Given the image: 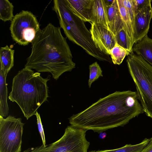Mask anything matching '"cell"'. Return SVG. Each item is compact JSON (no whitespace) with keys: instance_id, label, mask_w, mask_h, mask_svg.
<instances>
[{"instance_id":"cell-9","label":"cell","mask_w":152,"mask_h":152,"mask_svg":"<svg viewBox=\"0 0 152 152\" xmlns=\"http://www.w3.org/2000/svg\"><path fill=\"white\" fill-rule=\"evenodd\" d=\"M91 24L90 31L95 45L102 52L110 55V50L116 43L114 36L105 27L93 24Z\"/></svg>"},{"instance_id":"cell-20","label":"cell","mask_w":152,"mask_h":152,"mask_svg":"<svg viewBox=\"0 0 152 152\" xmlns=\"http://www.w3.org/2000/svg\"><path fill=\"white\" fill-rule=\"evenodd\" d=\"M14 6L8 0H0V19L4 22L12 21L14 17Z\"/></svg>"},{"instance_id":"cell-25","label":"cell","mask_w":152,"mask_h":152,"mask_svg":"<svg viewBox=\"0 0 152 152\" xmlns=\"http://www.w3.org/2000/svg\"><path fill=\"white\" fill-rule=\"evenodd\" d=\"M35 115L36 116L38 129L42 140L43 145L45 146L46 145L45 137L40 116L37 111L36 112Z\"/></svg>"},{"instance_id":"cell-27","label":"cell","mask_w":152,"mask_h":152,"mask_svg":"<svg viewBox=\"0 0 152 152\" xmlns=\"http://www.w3.org/2000/svg\"><path fill=\"white\" fill-rule=\"evenodd\" d=\"M103 135L106 136V134H105V133H101L100 134V137L101 138H104V137L103 136Z\"/></svg>"},{"instance_id":"cell-5","label":"cell","mask_w":152,"mask_h":152,"mask_svg":"<svg viewBox=\"0 0 152 152\" xmlns=\"http://www.w3.org/2000/svg\"><path fill=\"white\" fill-rule=\"evenodd\" d=\"M126 62L138 100L146 115L152 119V65L133 52L128 55Z\"/></svg>"},{"instance_id":"cell-23","label":"cell","mask_w":152,"mask_h":152,"mask_svg":"<svg viewBox=\"0 0 152 152\" xmlns=\"http://www.w3.org/2000/svg\"><path fill=\"white\" fill-rule=\"evenodd\" d=\"M122 1L130 17L134 29L136 13L133 6L132 0H122Z\"/></svg>"},{"instance_id":"cell-6","label":"cell","mask_w":152,"mask_h":152,"mask_svg":"<svg viewBox=\"0 0 152 152\" xmlns=\"http://www.w3.org/2000/svg\"><path fill=\"white\" fill-rule=\"evenodd\" d=\"M10 29L13 40L25 46L32 42L40 29L36 16L30 11L22 10L14 16Z\"/></svg>"},{"instance_id":"cell-8","label":"cell","mask_w":152,"mask_h":152,"mask_svg":"<svg viewBox=\"0 0 152 152\" xmlns=\"http://www.w3.org/2000/svg\"><path fill=\"white\" fill-rule=\"evenodd\" d=\"M86 131L68 126L59 140L47 145L46 152H88L90 143L86 138Z\"/></svg>"},{"instance_id":"cell-1","label":"cell","mask_w":152,"mask_h":152,"mask_svg":"<svg viewBox=\"0 0 152 152\" xmlns=\"http://www.w3.org/2000/svg\"><path fill=\"white\" fill-rule=\"evenodd\" d=\"M144 112L136 91H116L69 118L74 127L101 133L122 126Z\"/></svg>"},{"instance_id":"cell-11","label":"cell","mask_w":152,"mask_h":152,"mask_svg":"<svg viewBox=\"0 0 152 152\" xmlns=\"http://www.w3.org/2000/svg\"><path fill=\"white\" fill-rule=\"evenodd\" d=\"M90 20L91 24L102 26L109 30L107 6L104 0H93L91 10Z\"/></svg>"},{"instance_id":"cell-2","label":"cell","mask_w":152,"mask_h":152,"mask_svg":"<svg viewBox=\"0 0 152 152\" xmlns=\"http://www.w3.org/2000/svg\"><path fill=\"white\" fill-rule=\"evenodd\" d=\"M31 43V53L25 67L39 72L50 73L56 80L64 72L75 68L70 48L60 27L48 23L39 30Z\"/></svg>"},{"instance_id":"cell-12","label":"cell","mask_w":152,"mask_h":152,"mask_svg":"<svg viewBox=\"0 0 152 152\" xmlns=\"http://www.w3.org/2000/svg\"><path fill=\"white\" fill-rule=\"evenodd\" d=\"M107 12L109 29L114 36L121 29L124 28L125 29L116 0H114L111 5L107 6Z\"/></svg>"},{"instance_id":"cell-26","label":"cell","mask_w":152,"mask_h":152,"mask_svg":"<svg viewBox=\"0 0 152 152\" xmlns=\"http://www.w3.org/2000/svg\"><path fill=\"white\" fill-rule=\"evenodd\" d=\"M140 152H152V137L149 139L148 143Z\"/></svg>"},{"instance_id":"cell-3","label":"cell","mask_w":152,"mask_h":152,"mask_svg":"<svg viewBox=\"0 0 152 152\" xmlns=\"http://www.w3.org/2000/svg\"><path fill=\"white\" fill-rule=\"evenodd\" d=\"M50 78L42 77L39 72L24 67L14 77L8 98L15 102L28 120L48 97L47 83Z\"/></svg>"},{"instance_id":"cell-13","label":"cell","mask_w":152,"mask_h":152,"mask_svg":"<svg viewBox=\"0 0 152 152\" xmlns=\"http://www.w3.org/2000/svg\"><path fill=\"white\" fill-rule=\"evenodd\" d=\"M72 12L84 22L91 24L90 14L93 0H66Z\"/></svg>"},{"instance_id":"cell-7","label":"cell","mask_w":152,"mask_h":152,"mask_svg":"<svg viewBox=\"0 0 152 152\" xmlns=\"http://www.w3.org/2000/svg\"><path fill=\"white\" fill-rule=\"evenodd\" d=\"M24 125L20 118L0 115V152H21Z\"/></svg>"},{"instance_id":"cell-16","label":"cell","mask_w":152,"mask_h":152,"mask_svg":"<svg viewBox=\"0 0 152 152\" xmlns=\"http://www.w3.org/2000/svg\"><path fill=\"white\" fill-rule=\"evenodd\" d=\"M15 50L7 45L1 47L0 50V70L7 75L14 64Z\"/></svg>"},{"instance_id":"cell-14","label":"cell","mask_w":152,"mask_h":152,"mask_svg":"<svg viewBox=\"0 0 152 152\" xmlns=\"http://www.w3.org/2000/svg\"><path fill=\"white\" fill-rule=\"evenodd\" d=\"M132 51L152 65V39L147 35L134 44Z\"/></svg>"},{"instance_id":"cell-21","label":"cell","mask_w":152,"mask_h":152,"mask_svg":"<svg viewBox=\"0 0 152 152\" xmlns=\"http://www.w3.org/2000/svg\"><path fill=\"white\" fill-rule=\"evenodd\" d=\"M110 55L114 64L120 65L126 56L130 54L124 48L116 43L110 51Z\"/></svg>"},{"instance_id":"cell-18","label":"cell","mask_w":152,"mask_h":152,"mask_svg":"<svg viewBox=\"0 0 152 152\" xmlns=\"http://www.w3.org/2000/svg\"><path fill=\"white\" fill-rule=\"evenodd\" d=\"M116 43L124 48L130 54L132 52L133 42L124 28L120 30L115 36Z\"/></svg>"},{"instance_id":"cell-19","label":"cell","mask_w":152,"mask_h":152,"mask_svg":"<svg viewBox=\"0 0 152 152\" xmlns=\"http://www.w3.org/2000/svg\"><path fill=\"white\" fill-rule=\"evenodd\" d=\"M149 141V139L145 138L142 142L136 145L126 144L123 147L116 149L94 151L89 152H140Z\"/></svg>"},{"instance_id":"cell-17","label":"cell","mask_w":152,"mask_h":152,"mask_svg":"<svg viewBox=\"0 0 152 152\" xmlns=\"http://www.w3.org/2000/svg\"><path fill=\"white\" fill-rule=\"evenodd\" d=\"M116 1L120 14L124 25L125 29L132 39L134 44V32L130 17L124 5L122 0H116Z\"/></svg>"},{"instance_id":"cell-4","label":"cell","mask_w":152,"mask_h":152,"mask_svg":"<svg viewBox=\"0 0 152 152\" xmlns=\"http://www.w3.org/2000/svg\"><path fill=\"white\" fill-rule=\"evenodd\" d=\"M53 10L56 14L60 28L71 41L82 48L89 55L100 61L111 62L108 55L102 52L94 42L84 22L71 10L66 0H54Z\"/></svg>"},{"instance_id":"cell-24","label":"cell","mask_w":152,"mask_h":152,"mask_svg":"<svg viewBox=\"0 0 152 152\" xmlns=\"http://www.w3.org/2000/svg\"><path fill=\"white\" fill-rule=\"evenodd\" d=\"M134 11L136 14L144 7L150 2L151 0H132Z\"/></svg>"},{"instance_id":"cell-15","label":"cell","mask_w":152,"mask_h":152,"mask_svg":"<svg viewBox=\"0 0 152 152\" xmlns=\"http://www.w3.org/2000/svg\"><path fill=\"white\" fill-rule=\"evenodd\" d=\"M7 75L2 70L0 71V115L3 117L7 116L9 108L7 102L8 89L6 82Z\"/></svg>"},{"instance_id":"cell-22","label":"cell","mask_w":152,"mask_h":152,"mask_svg":"<svg viewBox=\"0 0 152 152\" xmlns=\"http://www.w3.org/2000/svg\"><path fill=\"white\" fill-rule=\"evenodd\" d=\"M90 74L88 80V86L91 87L92 83L100 77H103L102 71L99 64L95 62L89 66Z\"/></svg>"},{"instance_id":"cell-10","label":"cell","mask_w":152,"mask_h":152,"mask_svg":"<svg viewBox=\"0 0 152 152\" xmlns=\"http://www.w3.org/2000/svg\"><path fill=\"white\" fill-rule=\"evenodd\" d=\"M151 2L136 14L134 26V43L147 35L152 18Z\"/></svg>"}]
</instances>
